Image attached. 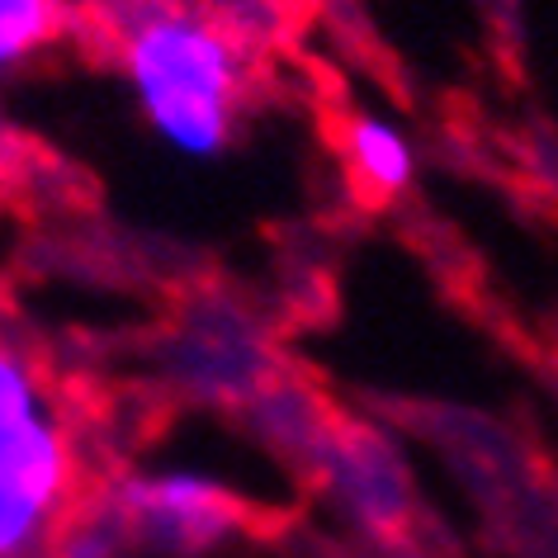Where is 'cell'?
<instances>
[{
  "label": "cell",
  "mask_w": 558,
  "mask_h": 558,
  "mask_svg": "<svg viewBox=\"0 0 558 558\" xmlns=\"http://www.w3.org/2000/svg\"><path fill=\"white\" fill-rule=\"evenodd\" d=\"M114 525L137 530L147 544L171 554H194L218 544L236 525V501L228 483L199 469H161L137 473L119 487Z\"/></svg>",
  "instance_id": "3"
},
{
  "label": "cell",
  "mask_w": 558,
  "mask_h": 558,
  "mask_svg": "<svg viewBox=\"0 0 558 558\" xmlns=\"http://www.w3.org/2000/svg\"><path fill=\"white\" fill-rule=\"evenodd\" d=\"M62 24L58 0H0V76L34 62Z\"/></svg>",
  "instance_id": "5"
},
{
  "label": "cell",
  "mask_w": 558,
  "mask_h": 558,
  "mask_svg": "<svg viewBox=\"0 0 558 558\" xmlns=\"http://www.w3.org/2000/svg\"><path fill=\"white\" fill-rule=\"evenodd\" d=\"M123 76L157 143L185 161L228 151L242 114V62L218 24L194 10L147 5L123 29Z\"/></svg>",
  "instance_id": "1"
},
{
  "label": "cell",
  "mask_w": 558,
  "mask_h": 558,
  "mask_svg": "<svg viewBox=\"0 0 558 558\" xmlns=\"http://www.w3.org/2000/svg\"><path fill=\"white\" fill-rule=\"evenodd\" d=\"M345 161L374 194H402L416 175L412 137L384 114H355L345 123Z\"/></svg>",
  "instance_id": "4"
},
{
  "label": "cell",
  "mask_w": 558,
  "mask_h": 558,
  "mask_svg": "<svg viewBox=\"0 0 558 558\" xmlns=\"http://www.w3.org/2000/svg\"><path fill=\"white\" fill-rule=\"evenodd\" d=\"M72 436L52 412L0 445V558H29L44 544L72 497Z\"/></svg>",
  "instance_id": "2"
},
{
  "label": "cell",
  "mask_w": 558,
  "mask_h": 558,
  "mask_svg": "<svg viewBox=\"0 0 558 558\" xmlns=\"http://www.w3.org/2000/svg\"><path fill=\"white\" fill-rule=\"evenodd\" d=\"M44 379H38L34 360L20 355L15 345H0V445L15 440L24 426H34L38 416H48Z\"/></svg>",
  "instance_id": "6"
}]
</instances>
